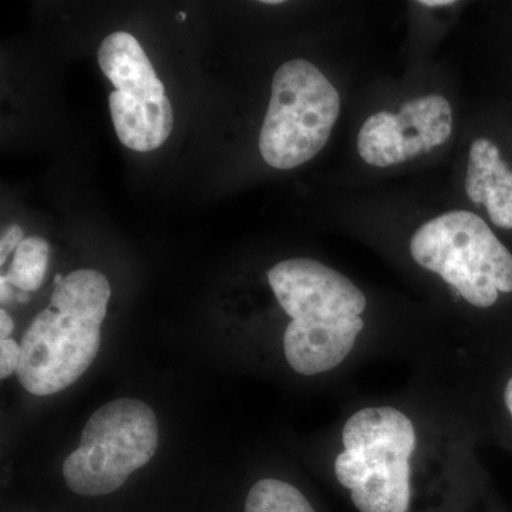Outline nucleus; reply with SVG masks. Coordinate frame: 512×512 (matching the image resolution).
Listing matches in <instances>:
<instances>
[{
	"label": "nucleus",
	"mask_w": 512,
	"mask_h": 512,
	"mask_svg": "<svg viewBox=\"0 0 512 512\" xmlns=\"http://www.w3.org/2000/svg\"><path fill=\"white\" fill-rule=\"evenodd\" d=\"M268 282L291 318L284 336L289 366L303 376L338 367L365 328V293L315 259L292 258L269 269Z\"/></svg>",
	"instance_id": "nucleus-1"
},
{
	"label": "nucleus",
	"mask_w": 512,
	"mask_h": 512,
	"mask_svg": "<svg viewBox=\"0 0 512 512\" xmlns=\"http://www.w3.org/2000/svg\"><path fill=\"white\" fill-rule=\"evenodd\" d=\"M109 279L94 269L64 276L45 311L37 313L20 342L19 383L35 396L67 389L87 372L101 342Z\"/></svg>",
	"instance_id": "nucleus-2"
},
{
	"label": "nucleus",
	"mask_w": 512,
	"mask_h": 512,
	"mask_svg": "<svg viewBox=\"0 0 512 512\" xmlns=\"http://www.w3.org/2000/svg\"><path fill=\"white\" fill-rule=\"evenodd\" d=\"M410 254L476 308H491L500 292H512L511 252L474 212L450 211L427 221L414 232Z\"/></svg>",
	"instance_id": "nucleus-3"
},
{
	"label": "nucleus",
	"mask_w": 512,
	"mask_h": 512,
	"mask_svg": "<svg viewBox=\"0 0 512 512\" xmlns=\"http://www.w3.org/2000/svg\"><path fill=\"white\" fill-rule=\"evenodd\" d=\"M340 113L338 90L315 64L295 59L276 70L259 151L276 170H292L318 156Z\"/></svg>",
	"instance_id": "nucleus-4"
},
{
	"label": "nucleus",
	"mask_w": 512,
	"mask_h": 512,
	"mask_svg": "<svg viewBox=\"0 0 512 512\" xmlns=\"http://www.w3.org/2000/svg\"><path fill=\"white\" fill-rule=\"evenodd\" d=\"M157 447L154 410L136 399L113 400L87 421L79 447L64 460V481L84 497L114 493L150 463Z\"/></svg>",
	"instance_id": "nucleus-5"
},
{
	"label": "nucleus",
	"mask_w": 512,
	"mask_h": 512,
	"mask_svg": "<svg viewBox=\"0 0 512 512\" xmlns=\"http://www.w3.org/2000/svg\"><path fill=\"white\" fill-rule=\"evenodd\" d=\"M451 133V104L440 94H427L407 101L397 114L370 116L357 136V151L365 163L386 168L443 146Z\"/></svg>",
	"instance_id": "nucleus-6"
},
{
	"label": "nucleus",
	"mask_w": 512,
	"mask_h": 512,
	"mask_svg": "<svg viewBox=\"0 0 512 512\" xmlns=\"http://www.w3.org/2000/svg\"><path fill=\"white\" fill-rule=\"evenodd\" d=\"M345 450L362 454L373 470L397 461H409L416 448L412 420L394 407L359 410L343 427Z\"/></svg>",
	"instance_id": "nucleus-7"
},
{
	"label": "nucleus",
	"mask_w": 512,
	"mask_h": 512,
	"mask_svg": "<svg viewBox=\"0 0 512 512\" xmlns=\"http://www.w3.org/2000/svg\"><path fill=\"white\" fill-rule=\"evenodd\" d=\"M466 192L474 204L487 208L497 227L512 229V171L488 138L480 137L471 143Z\"/></svg>",
	"instance_id": "nucleus-8"
},
{
	"label": "nucleus",
	"mask_w": 512,
	"mask_h": 512,
	"mask_svg": "<svg viewBox=\"0 0 512 512\" xmlns=\"http://www.w3.org/2000/svg\"><path fill=\"white\" fill-rule=\"evenodd\" d=\"M97 57L101 72L116 87V92L137 100L167 96L147 53L130 33H111L101 43Z\"/></svg>",
	"instance_id": "nucleus-9"
},
{
	"label": "nucleus",
	"mask_w": 512,
	"mask_h": 512,
	"mask_svg": "<svg viewBox=\"0 0 512 512\" xmlns=\"http://www.w3.org/2000/svg\"><path fill=\"white\" fill-rule=\"evenodd\" d=\"M109 106L117 137L130 150L140 153L157 150L173 131V107L167 96L137 100L114 90Z\"/></svg>",
	"instance_id": "nucleus-10"
},
{
	"label": "nucleus",
	"mask_w": 512,
	"mask_h": 512,
	"mask_svg": "<svg viewBox=\"0 0 512 512\" xmlns=\"http://www.w3.org/2000/svg\"><path fill=\"white\" fill-rule=\"evenodd\" d=\"M410 495L409 461L375 468L366 484L350 491V498L360 512H407Z\"/></svg>",
	"instance_id": "nucleus-11"
},
{
	"label": "nucleus",
	"mask_w": 512,
	"mask_h": 512,
	"mask_svg": "<svg viewBox=\"0 0 512 512\" xmlns=\"http://www.w3.org/2000/svg\"><path fill=\"white\" fill-rule=\"evenodd\" d=\"M49 261L50 245L46 239L25 238L16 249L15 258L5 278L19 291L36 292L45 282Z\"/></svg>",
	"instance_id": "nucleus-12"
},
{
	"label": "nucleus",
	"mask_w": 512,
	"mask_h": 512,
	"mask_svg": "<svg viewBox=\"0 0 512 512\" xmlns=\"http://www.w3.org/2000/svg\"><path fill=\"white\" fill-rule=\"evenodd\" d=\"M245 512H315L305 495L285 481L265 478L249 490Z\"/></svg>",
	"instance_id": "nucleus-13"
},
{
	"label": "nucleus",
	"mask_w": 512,
	"mask_h": 512,
	"mask_svg": "<svg viewBox=\"0 0 512 512\" xmlns=\"http://www.w3.org/2000/svg\"><path fill=\"white\" fill-rule=\"evenodd\" d=\"M335 474L339 483L352 491L369 481L372 477V468L362 454L345 450L336 458Z\"/></svg>",
	"instance_id": "nucleus-14"
},
{
	"label": "nucleus",
	"mask_w": 512,
	"mask_h": 512,
	"mask_svg": "<svg viewBox=\"0 0 512 512\" xmlns=\"http://www.w3.org/2000/svg\"><path fill=\"white\" fill-rule=\"evenodd\" d=\"M20 353V345L15 340H0V377L3 380L18 372Z\"/></svg>",
	"instance_id": "nucleus-15"
},
{
	"label": "nucleus",
	"mask_w": 512,
	"mask_h": 512,
	"mask_svg": "<svg viewBox=\"0 0 512 512\" xmlns=\"http://www.w3.org/2000/svg\"><path fill=\"white\" fill-rule=\"evenodd\" d=\"M25 239V232L18 224L9 225L3 231L2 238H0V265H5L8 261L9 255L19 248Z\"/></svg>",
	"instance_id": "nucleus-16"
},
{
	"label": "nucleus",
	"mask_w": 512,
	"mask_h": 512,
	"mask_svg": "<svg viewBox=\"0 0 512 512\" xmlns=\"http://www.w3.org/2000/svg\"><path fill=\"white\" fill-rule=\"evenodd\" d=\"M13 329H15L13 319L5 309H2L0 311V340L10 339L9 336L12 335Z\"/></svg>",
	"instance_id": "nucleus-17"
},
{
	"label": "nucleus",
	"mask_w": 512,
	"mask_h": 512,
	"mask_svg": "<svg viewBox=\"0 0 512 512\" xmlns=\"http://www.w3.org/2000/svg\"><path fill=\"white\" fill-rule=\"evenodd\" d=\"M8 279L5 278V275H2V278H0V301L2 303H9L10 299H12L13 292L12 288H10Z\"/></svg>",
	"instance_id": "nucleus-18"
},
{
	"label": "nucleus",
	"mask_w": 512,
	"mask_h": 512,
	"mask_svg": "<svg viewBox=\"0 0 512 512\" xmlns=\"http://www.w3.org/2000/svg\"><path fill=\"white\" fill-rule=\"evenodd\" d=\"M419 5L426 6V8H444V6L456 5L454 0H421Z\"/></svg>",
	"instance_id": "nucleus-19"
},
{
	"label": "nucleus",
	"mask_w": 512,
	"mask_h": 512,
	"mask_svg": "<svg viewBox=\"0 0 512 512\" xmlns=\"http://www.w3.org/2000/svg\"><path fill=\"white\" fill-rule=\"evenodd\" d=\"M504 400L505 406H507L508 412H510L512 417V377L508 380L507 386H505Z\"/></svg>",
	"instance_id": "nucleus-20"
},
{
	"label": "nucleus",
	"mask_w": 512,
	"mask_h": 512,
	"mask_svg": "<svg viewBox=\"0 0 512 512\" xmlns=\"http://www.w3.org/2000/svg\"><path fill=\"white\" fill-rule=\"evenodd\" d=\"M18 301L22 302V303L29 302V293L28 292L19 291Z\"/></svg>",
	"instance_id": "nucleus-21"
},
{
	"label": "nucleus",
	"mask_w": 512,
	"mask_h": 512,
	"mask_svg": "<svg viewBox=\"0 0 512 512\" xmlns=\"http://www.w3.org/2000/svg\"><path fill=\"white\" fill-rule=\"evenodd\" d=\"M262 3H265V5H281V3L284 2H282V0H265V2Z\"/></svg>",
	"instance_id": "nucleus-22"
},
{
	"label": "nucleus",
	"mask_w": 512,
	"mask_h": 512,
	"mask_svg": "<svg viewBox=\"0 0 512 512\" xmlns=\"http://www.w3.org/2000/svg\"><path fill=\"white\" fill-rule=\"evenodd\" d=\"M177 19L180 20V22H184L185 13L184 12L178 13Z\"/></svg>",
	"instance_id": "nucleus-23"
}]
</instances>
